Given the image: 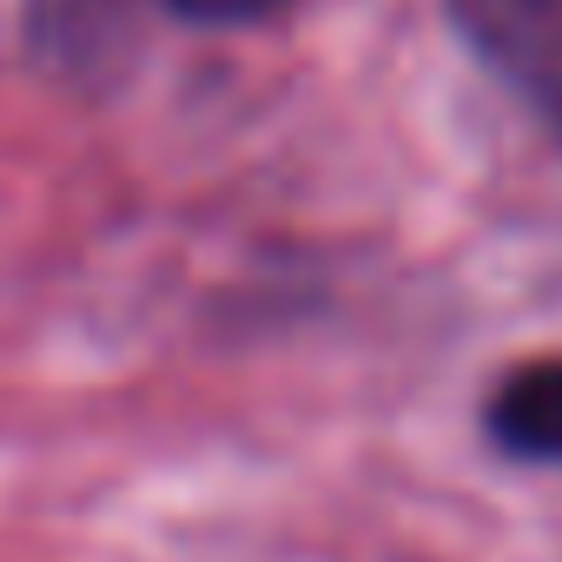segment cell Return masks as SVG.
Returning a JSON list of instances; mask_svg holds the SVG:
<instances>
[{
    "label": "cell",
    "mask_w": 562,
    "mask_h": 562,
    "mask_svg": "<svg viewBox=\"0 0 562 562\" xmlns=\"http://www.w3.org/2000/svg\"><path fill=\"white\" fill-rule=\"evenodd\" d=\"M443 21L562 146V0H443Z\"/></svg>",
    "instance_id": "cell-1"
},
{
    "label": "cell",
    "mask_w": 562,
    "mask_h": 562,
    "mask_svg": "<svg viewBox=\"0 0 562 562\" xmlns=\"http://www.w3.org/2000/svg\"><path fill=\"white\" fill-rule=\"evenodd\" d=\"M483 430H490V443L509 450V457L562 463V358H529V364H516V371L490 391Z\"/></svg>",
    "instance_id": "cell-2"
},
{
    "label": "cell",
    "mask_w": 562,
    "mask_h": 562,
    "mask_svg": "<svg viewBox=\"0 0 562 562\" xmlns=\"http://www.w3.org/2000/svg\"><path fill=\"white\" fill-rule=\"evenodd\" d=\"M159 8L186 27H212V34H238V27H271L285 21L299 0H159Z\"/></svg>",
    "instance_id": "cell-3"
}]
</instances>
